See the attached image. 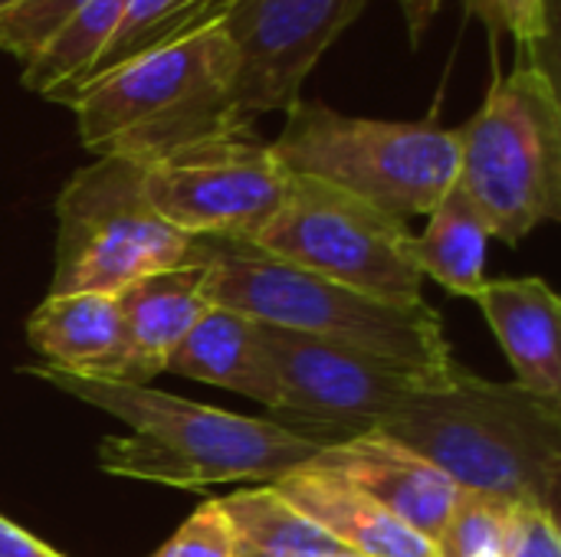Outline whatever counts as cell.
<instances>
[{"label": "cell", "mask_w": 561, "mask_h": 557, "mask_svg": "<svg viewBox=\"0 0 561 557\" xmlns=\"http://www.w3.org/2000/svg\"><path fill=\"white\" fill-rule=\"evenodd\" d=\"M23 374L128 427L125 437H105L95 450L99 469L115 479L171 489H207L224 483L273 486L319 453V446L283 430L270 417L230 414L151 391L148 384L95 381L49 364L23 368Z\"/></svg>", "instance_id": "1"}, {"label": "cell", "mask_w": 561, "mask_h": 557, "mask_svg": "<svg viewBox=\"0 0 561 557\" xmlns=\"http://www.w3.org/2000/svg\"><path fill=\"white\" fill-rule=\"evenodd\" d=\"M437 466L457 489L503 506H559L561 401L463 371L408 404L378 427Z\"/></svg>", "instance_id": "2"}, {"label": "cell", "mask_w": 561, "mask_h": 557, "mask_svg": "<svg viewBox=\"0 0 561 557\" xmlns=\"http://www.w3.org/2000/svg\"><path fill=\"white\" fill-rule=\"evenodd\" d=\"M66 105L89 154L131 164L253 128L240 118L237 53L217 20L82 82Z\"/></svg>", "instance_id": "3"}, {"label": "cell", "mask_w": 561, "mask_h": 557, "mask_svg": "<svg viewBox=\"0 0 561 557\" xmlns=\"http://www.w3.org/2000/svg\"><path fill=\"white\" fill-rule=\"evenodd\" d=\"M207 259L210 305L260 325L345 345L417 371L457 368L440 312L431 302H388L263 256L250 243L197 240Z\"/></svg>", "instance_id": "4"}, {"label": "cell", "mask_w": 561, "mask_h": 557, "mask_svg": "<svg viewBox=\"0 0 561 557\" xmlns=\"http://www.w3.org/2000/svg\"><path fill=\"white\" fill-rule=\"evenodd\" d=\"M293 177L345 190L398 220L427 217L457 184V128L345 115L325 102H293L270 141Z\"/></svg>", "instance_id": "5"}, {"label": "cell", "mask_w": 561, "mask_h": 557, "mask_svg": "<svg viewBox=\"0 0 561 557\" xmlns=\"http://www.w3.org/2000/svg\"><path fill=\"white\" fill-rule=\"evenodd\" d=\"M457 187L477 204L493 240L523 243L561 217V98L552 66L519 56L496 72L480 112L457 128Z\"/></svg>", "instance_id": "6"}, {"label": "cell", "mask_w": 561, "mask_h": 557, "mask_svg": "<svg viewBox=\"0 0 561 557\" xmlns=\"http://www.w3.org/2000/svg\"><path fill=\"white\" fill-rule=\"evenodd\" d=\"M197 240L164 223L145 197L141 167L122 158H95L79 167L56 197V263L49 295L105 292L181 266Z\"/></svg>", "instance_id": "7"}, {"label": "cell", "mask_w": 561, "mask_h": 557, "mask_svg": "<svg viewBox=\"0 0 561 557\" xmlns=\"http://www.w3.org/2000/svg\"><path fill=\"white\" fill-rule=\"evenodd\" d=\"M250 246L270 259L375 299H424V276L414 259L408 220L309 177L289 174L279 210L263 223Z\"/></svg>", "instance_id": "8"}, {"label": "cell", "mask_w": 561, "mask_h": 557, "mask_svg": "<svg viewBox=\"0 0 561 557\" xmlns=\"http://www.w3.org/2000/svg\"><path fill=\"white\" fill-rule=\"evenodd\" d=\"M260 328L276 371V404L270 407V420L319 450L378 430L381 420L414 394L454 374L417 371L273 325Z\"/></svg>", "instance_id": "9"}, {"label": "cell", "mask_w": 561, "mask_h": 557, "mask_svg": "<svg viewBox=\"0 0 561 557\" xmlns=\"http://www.w3.org/2000/svg\"><path fill=\"white\" fill-rule=\"evenodd\" d=\"M138 167L154 213L191 240L250 243L289 187L270 141L253 128L204 138Z\"/></svg>", "instance_id": "10"}, {"label": "cell", "mask_w": 561, "mask_h": 557, "mask_svg": "<svg viewBox=\"0 0 561 557\" xmlns=\"http://www.w3.org/2000/svg\"><path fill=\"white\" fill-rule=\"evenodd\" d=\"M371 0H227L217 13L237 53V108L243 121L286 112L329 46Z\"/></svg>", "instance_id": "11"}, {"label": "cell", "mask_w": 561, "mask_h": 557, "mask_svg": "<svg viewBox=\"0 0 561 557\" xmlns=\"http://www.w3.org/2000/svg\"><path fill=\"white\" fill-rule=\"evenodd\" d=\"M309 463L348 479L427 542L440 535L463 492L437 466L381 430L325 446Z\"/></svg>", "instance_id": "12"}, {"label": "cell", "mask_w": 561, "mask_h": 557, "mask_svg": "<svg viewBox=\"0 0 561 557\" xmlns=\"http://www.w3.org/2000/svg\"><path fill=\"white\" fill-rule=\"evenodd\" d=\"M115 299L122 312V355L108 381L148 384L154 374L168 371L178 345L210 309L207 259L201 256V243L187 263L151 272L122 289Z\"/></svg>", "instance_id": "13"}, {"label": "cell", "mask_w": 561, "mask_h": 557, "mask_svg": "<svg viewBox=\"0 0 561 557\" xmlns=\"http://www.w3.org/2000/svg\"><path fill=\"white\" fill-rule=\"evenodd\" d=\"M273 489L302 512L316 529L339 542L348 555L358 557H437L434 542L421 538L371 496H365L348 479L302 463L293 473L279 476Z\"/></svg>", "instance_id": "14"}, {"label": "cell", "mask_w": 561, "mask_h": 557, "mask_svg": "<svg viewBox=\"0 0 561 557\" xmlns=\"http://www.w3.org/2000/svg\"><path fill=\"white\" fill-rule=\"evenodd\" d=\"M477 302L516 371V384L561 401V302L552 286L539 276L486 279Z\"/></svg>", "instance_id": "15"}, {"label": "cell", "mask_w": 561, "mask_h": 557, "mask_svg": "<svg viewBox=\"0 0 561 557\" xmlns=\"http://www.w3.org/2000/svg\"><path fill=\"white\" fill-rule=\"evenodd\" d=\"M168 371L233 391L263 404L266 410L276 404V371L263 348L260 322L224 305H210L201 315V322L171 355Z\"/></svg>", "instance_id": "16"}, {"label": "cell", "mask_w": 561, "mask_h": 557, "mask_svg": "<svg viewBox=\"0 0 561 557\" xmlns=\"http://www.w3.org/2000/svg\"><path fill=\"white\" fill-rule=\"evenodd\" d=\"M26 341L49 368L108 381L122 355L118 299L105 292L46 295L26 318Z\"/></svg>", "instance_id": "17"}, {"label": "cell", "mask_w": 561, "mask_h": 557, "mask_svg": "<svg viewBox=\"0 0 561 557\" xmlns=\"http://www.w3.org/2000/svg\"><path fill=\"white\" fill-rule=\"evenodd\" d=\"M490 243V223L483 220L477 204L454 184L427 213L424 233L414 236V259L421 276H431L450 295L477 299L486 282Z\"/></svg>", "instance_id": "18"}, {"label": "cell", "mask_w": 561, "mask_h": 557, "mask_svg": "<svg viewBox=\"0 0 561 557\" xmlns=\"http://www.w3.org/2000/svg\"><path fill=\"white\" fill-rule=\"evenodd\" d=\"M125 3L128 0H89L23 62V85L39 98L66 102L89 79L112 43Z\"/></svg>", "instance_id": "19"}, {"label": "cell", "mask_w": 561, "mask_h": 557, "mask_svg": "<svg viewBox=\"0 0 561 557\" xmlns=\"http://www.w3.org/2000/svg\"><path fill=\"white\" fill-rule=\"evenodd\" d=\"M233 532L237 557H322L348 555L302 512H296L273 486L243 489L217 499Z\"/></svg>", "instance_id": "20"}, {"label": "cell", "mask_w": 561, "mask_h": 557, "mask_svg": "<svg viewBox=\"0 0 561 557\" xmlns=\"http://www.w3.org/2000/svg\"><path fill=\"white\" fill-rule=\"evenodd\" d=\"M510 509L496 499L460 492L447 525L434 538L437 557H506Z\"/></svg>", "instance_id": "21"}, {"label": "cell", "mask_w": 561, "mask_h": 557, "mask_svg": "<svg viewBox=\"0 0 561 557\" xmlns=\"http://www.w3.org/2000/svg\"><path fill=\"white\" fill-rule=\"evenodd\" d=\"M463 7L490 30L493 39L510 36L519 56L542 59V49L552 39L549 0H463Z\"/></svg>", "instance_id": "22"}, {"label": "cell", "mask_w": 561, "mask_h": 557, "mask_svg": "<svg viewBox=\"0 0 561 557\" xmlns=\"http://www.w3.org/2000/svg\"><path fill=\"white\" fill-rule=\"evenodd\" d=\"M89 0H13L0 10V53L26 62Z\"/></svg>", "instance_id": "23"}, {"label": "cell", "mask_w": 561, "mask_h": 557, "mask_svg": "<svg viewBox=\"0 0 561 557\" xmlns=\"http://www.w3.org/2000/svg\"><path fill=\"white\" fill-rule=\"evenodd\" d=\"M154 557H237L233 552V532L227 525V515L220 512L217 499L204 502L171 538L158 548Z\"/></svg>", "instance_id": "24"}, {"label": "cell", "mask_w": 561, "mask_h": 557, "mask_svg": "<svg viewBox=\"0 0 561 557\" xmlns=\"http://www.w3.org/2000/svg\"><path fill=\"white\" fill-rule=\"evenodd\" d=\"M506 557H561L559 515L539 506H513Z\"/></svg>", "instance_id": "25"}, {"label": "cell", "mask_w": 561, "mask_h": 557, "mask_svg": "<svg viewBox=\"0 0 561 557\" xmlns=\"http://www.w3.org/2000/svg\"><path fill=\"white\" fill-rule=\"evenodd\" d=\"M224 3H227V0H174L171 16H168V23H164V30H161V43H158V46H164V43H171V39H178V36L197 30V26L214 23L217 13L224 10Z\"/></svg>", "instance_id": "26"}, {"label": "cell", "mask_w": 561, "mask_h": 557, "mask_svg": "<svg viewBox=\"0 0 561 557\" xmlns=\"http://www.w3.org/2000/svg\"><path fill=\"white\" fill-rule=\"evenodd\" d=\"M0 557H66L0 515Z\"/></svg>", "instance_id": "27"}, {"label": "cell", "mask_w": 561, "mask_h": 557, "mask_svg": "<svg viewBox=\"0 0 561 557\" xmlns=\"http://www.w3.org/2000/svg\"><path fill=\"white\" fill-rule=\"evenodd\" d=\"M401 13H404V23H408V36H411V46L417 49L424 43V36L431 33L444 0H398Z\"/></svg>", "instance_id": "28"}, {"label": "cell", "mask_w": 561, "mask_h": 557, "mask_svg": "<svg viewBox=\"0 0 561 557\" xmlns=\"http://www.w3.org/2000/svg\"><path fill=\"white\" fill-rule=\"evenodd\" d=\"M10 3H13V0H0V10H3V7H10Z\"/></svg>", "instance_id": "29"}, {"label": "cell", "mask_w": 561, "mask_h": 557, "mask_svg": "<svg viewBox=\"0 0 561 557\" xmlns=\"http://www.w3.org/2000/svg\"><path fill=\"white\" fill-rule=\"evenodd\" d=\"M322 557H358V555H322Z\"/></svg>", "instance_id": "30"}]
</instances>
